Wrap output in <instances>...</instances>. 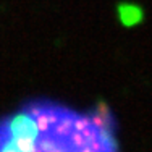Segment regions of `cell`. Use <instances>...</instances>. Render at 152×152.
<instances>
[{
	"label": "cell",
	"instance_id": "cell-1",
	"mask_svg": "<svg viewBox=\"0 0 152 152\" xmlns=\"http://www.w3.org/2000/svg\"><path fill=\"white\" fill-rule=\"evenodd\" d=\"M117 15L125 28H134L144 21V10L133 2H120L117 5Z\"/></svg>",
	"mask_w": 152,
	"mask_h": 152
}]
</instances>
